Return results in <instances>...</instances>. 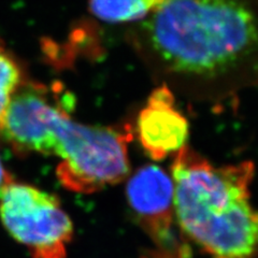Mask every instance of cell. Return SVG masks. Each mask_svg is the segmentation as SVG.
Returning <instances> with one entry per match:
<instances>
[{
  "mask_svg": "<svg viewBox=\"0 0 258 258\" xmlns=\"http://www.w3.org/2000/svg\"><path fill=\"white\" fill-rule=\"evenodd\" d=\"M12 180L13 179L11 177V175L5 170L2 158H0V191H2L6 185L9 182H11Z\"/></svg>",
  "mask_w": 258,
  "mask_h": 258,
  "instance_id": "10",
  "label": "cell"
},
{
  "mask_svg": "<svg viewBox=\"0 0 258 258\" xmlns=\"http://www.w3.org/2000/svg\"><path fill=\"white\" fill-rule=\"evenodd\" d=\"M131 124L91 126L75 122L70 114L55 129L54 154L60 158L58 181L72 191L91 194L115 185L131 174L128 144Z\"/></svg>",
  "mask_w": 258,
  "mask_h": 258,
  "instance_id": "3",
  "label": "cell"
},
{
  "mask_svg": "<svg viewBox=\"0 0 258 258\" xmlns=\"http://www.w3.org/2000/svg\"><path fill=\"white\" fill-rule=\"evenodd\" d=\"M71 98L60 84L47 86L26 79L7 109L0 137L18 154L53 155L55 129L74 106Z\"/></svg>",
  "mask_w": 258,
  "mask_h": 258,
  "instance_id": "5",
  "label": "cell"
},
{
  "mask_svg": "<svg viewBox=\"0 0 258 258\" xmlns=\"http://www.w3.org/2000/svg\"><path fill=\"white\" fill-rule=\"evenodd\" d=\"M137 134L142 150L154 161L175 155L187 145L189 123L167 85H158L149 96L137 119Z\"/></svg>",
  "mask_w": 258,
  "mask_h": 258,
  "instance_id": "7",
  "label": "cell"
},
{
  "mask_svg": "<svg viewBox=\"0 0 258 258\" xmlns=\"http://www.w3.org/2000/svg\"><path fill=\"white\" fill-rule=\"evenodd\" d=\"M255 165L215 166L188 145L174 155L176 220L210 258H258V210L251 203Z\"/></svg>",
  "mask_w": 258,
  "mask_h": 258,
  "instance_id": "2",
  "label": "cell"
},
{
  "mask_svg": "<svg viewBox=\"0 0 258 258\" xmlns=\"http://www.w3.org/2000/svg\"><path fill=\"white\" fill-rule=\"evenodd\" d=\"M0 217L32 258H66L74 226L56 196L12 180L0 191Z\"/></svg>",
  "mask_w": 258,
  "mask_h": 258,
  "instance_id": "4",
  "label": "cell"
},
{
  "mask_svg": "<svg viewBox=\"0 0 258 258\" xmlns=\"http://www.w3.org/2000/svg\"><path fill=\"white\" fill-rule=\"evenodd\" d=\"M126 197L137 223L150 238L153 258H191L189 241L176 220L174 185L157 165H145L129 176Z\"/></svg>",
  "mask_w": 258,
  "mask_h": 258,
  "instance_id": "6",
  "label": "cell"
},
{
  "mask_svg": "<svg viewBox=\"0 0 258 258\" xmlns=\"http://www.w3.org/2000/svg\"><path fill=\"white\" fill-rule=\"evenodd\" d=\"M26 79L22 62L0 38V127L13 95Z\"/></svg>",
  "mask_w": 258,
  "mask_h": 258,
  "instance_id": "9",
  "label": "cell"
},
{
  "mask_svg": "<svg viewBox=\"0 0 258 258\" xmlns=\"http://www.w3.org/2000/svg\"><path fill=\"white\" fill-rule=\"evenodd\" d=\"M158 85L216 102L258 86V0H163L128 31Z\"/></svg>",
  "mask_w": 258,
  "mask_h": 258,
  "instance_id": "1",
  "label": "cell"
},
{
  "mask_svg": "<svg viewBox=\"0 0 258 258\" xmlns=\"http://www.w3.org/2000/svg\"><path fill=\"white\" fill-rule=\"evenodd\" d=\"M163 0H90L91 13L103 22L139 23L154 12Z\"/></svg>",
  "mask_w": 258,
  "mask_h": 258,
  "instance_id": "8",
  "label": "cell"
}]
</instances>
